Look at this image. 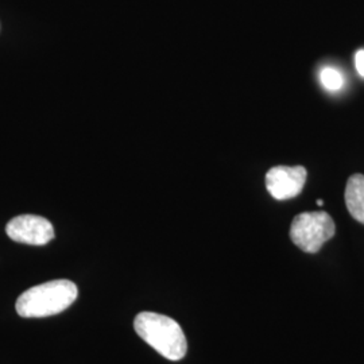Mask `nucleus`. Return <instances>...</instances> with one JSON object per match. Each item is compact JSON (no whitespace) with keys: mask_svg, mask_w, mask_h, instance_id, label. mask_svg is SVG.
I'll use <instances>...</instances> for the list:
<instances>
[{"mask_svg":"<svg viewBox=\"0 0 364 364\" xmlns=\"http://www.w3.org/2000/svg\"><path fill=\"white\" fill-rule=\"evenodd\" d=\"M77 287L68 279H57L27 289L16 299V312L21 317H49L68 309L77 299Z\"/></svg>","mask_w":364,"mask_h":364,"instance_id":"nucleus-1","label":"nucleus"},{"mask_svg":"<svg viewBox=\"0 0 364 364\" xmlns=\"http://www.w3.org/2000/svg\"><path fill=\"white\" fill-rule=\"evenodd\" d=\"M138 336L164 358L177 362L188 351V343L181 326L168 316L153 312L139 313L134 320Z\"/></svg>","mask_w":364,"mask_h":364,"instance_id":"nucleus-2","label":"nucleus"},{"mask_svg":"<svg viewBox=\"0 0 364 364\" xmlns=\"http://www.w3.org/2000/svg\"><path fill=\"white\" fill-rule=\"evenodd\" d=\"M336 234L333 219L326 212H304L290 225L291 242L304 252L316 254Z\"/></svg>","mask_w":364,"mask_h":364,"instance_id":"nucleus-3","label":"nucleus"},{"mask_svg":"<svg viewBox=\"0 0 364 364\" xmlns=\"http://www.w3.org/2000/svg\"><path fill=\"white\" fill-rule=\"evenodd\" d=\"M6 232L14 242L30 245V246H45L54 239V228L48 219L36 215H22L9 221Z\"/></svg>","mask_w":364,"mask_h":364,"instance_id":"nucleus-4","label":"nucleus"},{"mask_svg":"<svg viewBox=\"0 0 364 364\" xmlns=\"http://www.w3.org/2000/svg\"><path fill=\"white\" fill-rule=\"evenodd\" d=\"M306 177L304 166H274L266 174V188L275 200H290L302 192Z\"/></svg>","mask_w":364,"mask_h":364,"instance_id":"nucleus-5","label":"nucleus"},{"mask_svg":"<svg viewBox=\"0 0 364 364\" xmlns=\"http://www.w3.org/2000/svg\"><path fill=\"white\" fill-rule=\"evenodd\" d=\"M346 205L352 218L364 224V176L353 174L346 186Z\"/></svg>","mask_w":364,"mask_h":364,"instance_id":"nucleus-6","label":"nucleus"},{"mask_svg":"<svg viewBox=\"0 0 364 364\" xmlns=\"http://www.w3.org/2000/svg\"><path fill=\"white\" fill-rule=\"evenodd\" d=\"M320 78H321V84L324 85V88H326L328 91H338V90H341V87L344 84L343 75L338 72V69L331 68V66L324 68L321 70Z\"/></svg>","mask_w":364,"mask_h":364,"instance_id":"nucleus-7","label":"nucleus"},{"mask_svg":"<svg viewBox=\"0 0 364 364\" xmlns=\"http://www.w3.org/2000/svg\"><path fill=\"white\" fill-rule=\"evenodd\" d=\"M355 64H356V69L358 73L364 77V50H359L355 55Z\"/></svg>","mask_w":364,"mask_h":364,"instance_id":"nucleus-8","label":"nucleus"},{"mask_svg":"<svg viewBox=\"0 0 364 364\" xmlns=\"http://www.w3.org/2000/svg\"><path fill=\"white\" fill-rule=\"evenodd\" d=\"M317 205H320V207H321V205H323V201H321V200H318V201H317Z\"/></svg>","mask_w":364,"mask_h":364,"instance_id":"nucleus-9","label":"nucleus"}]
</instances>
